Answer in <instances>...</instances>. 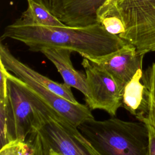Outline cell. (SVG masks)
<instances>
[{"instance_id": "6da1fadb", "label": "cell", "mask_w": 155, "mask_h": 155, "mask_svg": "<svg viewBox=\"0 0 155 155\" xmlns=\"http://www.w3.org/2000/svg\"><path fill=\"white\" fill-rule=\"evenodd\" d=\"M7 38L22 42L34 52L48 48L67 49L88 59L108 54L127 43L119 36L107 32L97 23L84 27H61L14 22L5 28L1 40Z\"/></svg>"}, {"instance_id": "7a4b0ae2", "label": "cell", "mask_w": 155, "mask_h": 155, "mask_svg": "<svg viewBox=\"0 0 155 155\" xmlns=\"http://www.w3.org/2000/svg\"><path fill=\"white\" fill-rule=\"evenodd\" d=\"M51 107L8 71L6 100L0 101L1 148L12 140L25 142L45 124Z\"/></svg>"}, {"instance_id": "3957f363", "label": "cell", "mask_w": 155, "mask_h": 155, "mask_svg": "<svg viewBox=\"0 0 155 155\" xmlns=\"http://www.w3.org/2000/svg\"><path fill=\"white\" fill-rule=\"evenodd\" d=\"M78 128L101 155H149L148 130L143 122L93 118Z\"/></svg>"}, {"instance_id": "277c9868", "label": "cell", "mask_w": 155, "mask_h": 155, "mask_svg": "<svg viewBox=\"0 0 155 155\" xmlns=\"http://www.w3.org/2000/svg\"><path fill=\"white\" fill-rule=\"evenodd\" d=\"M125 26L119 37L143 54L155 52V0H116Z\"/></svg>"}, {"instance_id": "5b68a950", "label": "cell", "mask_w": 155, "mask_h": 155, "mask_svg": "<svg viewBox=\"0 0 155 155\" xmlns=\"http://www.w3.org/2000/svg\"><path fill=\"white\" fill-rule=\"evenodd\" d=\"M38 131L48 148L62 155H101L77 127L52 107Z\"/></svg>"}, {"instance_id": "8992f818", "label": "cell", "mask_w": 155, "mask_h": 155, "mask_svg": "<svg viewBox=\"0 0 155 155\" xmlns=\"http://www.w3.org/2000/svg\"><path fill=\"white\" fill-rule=\"evenodd\" d=\"M82 65L86 74L85 102L92 110L99 109L114 116L122 107V91L112 76L103 68L84 58Z\"/></svg>"}, {"instance_id": "52a82bcc", "label": "cell", "mask_w": 155, "mask_h": 155, "mask_svg": "<svg viewBox=\"0 0 155 155\" xmlns=\"http://www.w3.org/2000/svg\"><path fill=\"white\" fill-rule=\"evenodd\" d=\"M144 55L145 54L139 52L134 45L127 42L112 53L88 59L107 71L122 92L126 84L139 69H142Z\"/></svg>"}, {"instance_id": "ba28073f", "label": "cell", "mask_w": 155, "mask_h": 155, "mask_svg": "<svg viewBox=\"0 0 155 155\" xmlns=\"http://www.w3.org/2000/svg\"><path fill=\"white\" fill-rule=\"evenodd\" d=\"M0 62L15 76H25L30 78L67 101L74 104L79 103L75 99L70 87L64 83L55 82L33 70L17 59L11 53L8 47L2 42L0 44Z\"/></svg>"}, {"instance_id": "9c48e42d", "label": "cell", "mask_w": 155, "mask_h": 155, "mask_svg": "<svg viewBox=\"0 0 155 155\" xmlns=\"http://www.w3.org/2000/svg\"><path fill=\"white\" fill-rule=\"evenodd\" d=\"M72 52L67 49L54 48H45L41 51L55 66L64 83L78 90L85 96L87 93L86 74L73 67L70 58Z\"/></svg>"}, {"instance_id": "30bf717a", "label": "cell", "mask_w": 155, "mask_h": 155, "mask_svg": "<svg viewBox=\"0 0 155 155\" xmlns=\"http://www.w3.org/2000/svg\"><path fill=\"white\" fill-rule=\"evenodd\" d=\"M143 71L139 69L124 86L122 107L139 121L146 117L148 109V89L142 80Z\"/></svg>"}, {"instance_id": "8fae6325", "label": "cell", "mask_w": 155, "mask_h": 155, "mask_svg": "<svg viewBox=\"0 0 155 155\" xmlns=\"http://www.w3.org/2000/svg\"><path fill=\"white\" fill-rule=\"evenodd\" d=\"M15 22L25 25L61 27L67 26L45 7L34 1L28 2L27 8Z\"/></svg>"}, {"instance_id": "7c38bea8", "label": "cell", "mask_w": 155, "mask_h": 155, "mask_svg": "<svg viewBox=\"0 0 155 155\" xmlns=\"http://www.w3.org/2000/svg\"><path fill=\"white\" fill-rule=\"evenodd\" d=\"M96 22L107 32L119 36L125 31V26L116 5V0H106L97 9Z\"/></svg>"}, {"instance_id": "4fadbf2b", "label": "cell", "mask_w": 155, "mask_h": 155, "mask_svg": "<svg viewBox=\"0 0 155 155\" xmlns=\"http://www.w3.org/2000/svg\"><path fill=\"white\" fill-rule=\"evenodd\" d=\"M142 80L148 89V109L146 117L141 122L155 127V63L143 73Z\"/></svg>"}, {"instance_id": "5bb4252c", "label": "cell", "mask_w": 155, "mask_h": 155, "mask_svg": "<svg viewBox=\"0 0 155 155\" xmlns=\"http://www.w3.org/2000/svg\"><path fill=\"white\" fill-rule=\"evenodd\" d=\"M33 147L27 139L25 142L18 140H12L1 148L0 155H31Z\"/></svg>"}, {"instance_id": "9a60e30c", "label": "cell", "mask_w": 155, "mask_h": 155, "mask_svg": "<svg viewBox=\"0 0 155 155\" xmlns=\"http://www.w3.org/2000/svg\"><path fill=\"white\" fill-rule=\"evenodd\" d=\"M28 139L31 143L33 152L31 155H48L50 149L42 138L39 131L31 134Z\"/></svg>"}, {"instance_id": "2e32d148", "label": "cell", "mask_w": 155, "mask_h": 155, "mask_svg": "<svg viewBox=\"0 0 155 155\" xmlns=\"http://www.w3.org/2000/svg\"><path fill=\"white\" fill-rule=\"evenodd\" d=\"M149 134V155H155V127L145 123Z\"/></svg>"}, {"instance_id": "e0dca14e", "label": "cell", "mask_w": 155, "mask_h": 155, "mask_svg": "<svg viewBox=\"0 0 155 155\" xmlns=\"http://www.w3.org/2000/svg\"><path fill=\"white\" fill-rule=\"evenodd\" d=\"M30 1H34L44 5L51 12L53 0H27L28 2Z\"/></svg>"}, {"instance_id": "ac0fdd59", "label": "cell", "mask_w": 155, "mask_h": 155, "mask_svg": "<svg viewBox=\"0 0 155 155\" xmlns=\"http://www.w3.org/2000/svg\"><path fill=\"white\" fill-rule=\"evenodd\" d=\"M48 155H62V154L56 151H54L52 150H50V153H49Z\"/></svg>"}]
</instances>
